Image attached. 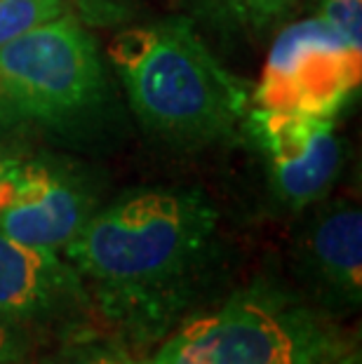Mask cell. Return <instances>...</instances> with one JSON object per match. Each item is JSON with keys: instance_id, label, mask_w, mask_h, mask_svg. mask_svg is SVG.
Segmentation results:
<instances>
[{"instance_id": "1", "label": "cell", "mask_w": 362, "mask_h": 364, "mask_svg": "<svg viewBox=\"0 0 362 364\" xmlns=\"http://www.w3.org/2000/svg\"><path fill=\"white\" fill-rule=\"evenodd\" d=\"M219 212L198 191H142L95 212L66 245L80 280L122 338H158L210 268Z\"/></svg>"}, {"instance_id": "2", "label": "cell", "mask_w": 362, "mask_h": 364, "mask_svg": "<svg viewBox=\"0 0 362 364\" xmlns=\"http://www.w3.org/2000/svg\"><path fill=\"white\" fill-rule=\"evenodd\" d=\"M109 59L142 125L167 141H217L250 111L245 80L228 73L183 19L122 31Z\"/></svg>"}, {"instance_id": "3", "label": "cell", "mask_w": 362, "mask_h": 364, "mask_svg": "<svg viewBox=\"0 0 362 364\" xmlns=\"http://www.w3.org/2000/svg\"><path fill=\"white\" fill-rule=\"evenodd\" d=\"M106 97L97 45L73 19L57 17L0 45V141L87 125Z\"/></svg>"}, {"instance_id": "4", "label": "cell", "mask_w": 362, "mask_h": 364, "mask_svg": "<svg viewBox=\"0 0 362 364\" xmlns=\"http://www.w3.org/2000/svg\"><path fill=\"white\" fill-rule=\"evenodd\" d=\"M167 343L198 364H332L351 350L322 311L271 287L233 294Z\"/></svg>"}, {"instance_id": "5", "label": "cell", "mask_w": 362, "mask_h": 364, "mask_svg": "<svg viewBox=\"0 0 362 364\" xmlns=\"http://www.w3.org/2000/svg\"><path fill=\"white\" fill-rule=\"evenodd\" d=\"M360 75L362 50L351 48L322 19H304L275 38L254 106L334 118L360 87Z\"/></svg>"}, {"instance_id": "6", "label": "cell", "mask_w": 362, "mask_h": 364, "mask_svg": "<svg viewBox=\"0 0 362 364\" xmlns=\"http://www.w3.org/2000/svg\"><path fill=\"white\" fill-rule=\"evenodd\" d=\"M245 118L278 203L294 212L320 203L341 167L334 118L257 106Z\"/></svg>"}, {"instance_id": "7", "label": "cell", "mask_w": 362, "mask_h": 364, "mask_svg": "<svg viewBox=\"0 0 362 364\" xmlns=\"http://www.w3.org/2000/svg\"><path fill=\"white\" fill-rule=\"evenodd\" d=\"M97 212L90 186L68 167L19 162L0 176V235L64 252Z\"/></svg>"}, {"instance_id": "8", "label": "cell", "mask_w": 362, "mask_h": 364, "mask_svg": "<svg viewBox=\"0 0 362 364\" xmlns=\"http://www.w3.org/2000/svg\"><path fill=\"white\" fill-rule=\"evenodd\" d=\"M87 301L80 275L59 252L0 235V322L26 331L73 317Z\"/></svg>"}, {"instance_id": "9", "label": "cell", "mask_w": 362, "mask_h": 364, "mask_svg": "<svg viewBox=\"0 0 362 364\" xmlns=\"http://www.w3.org/2000/svg\"><path fill=\"white\" fill-rule=\"evenodd\" d=\"M299 266L318 311H356L362 301V212L336 203L315 214L299 240Z\"/></svg>"}, {"instance_id": "10", "label": "cell", "mask_w": 362, "mask_h": 364, "mask_svg": "<svg viewBox=\"0 0 362 364\" xmlns=\"http://www.w3.org/2000/svg\"><path fill=\"white\" fill-rule=\"evenodd\" d=\"M41 364H146V360H137L125 341L75 329Z\"/></svg>"}, {"instance_id": "11", "label": "cell", "mask_w": 362, "mask_h": 364, "mask_svg": "<svg viewBox=\"0 0 362 364\" xmlns=\"http://www.w3.org/2000/svg\"><path fill=\"white\" fill-rule=\"evenodd\" d=\"M61 0H0V45L61 17Z\"/></svg>"}, {"instance_id": "12", "label": "cell", "mask_w": 362, "mask_h": 364, "mask_svg": "<svg viewBox=\"0 0 362 364\" xmlns=\"http://www.w3.org/2000/svg\"><path fill=\"white\" fill-rule=\"evenodd\" d=\"M318 19L325 21L351 48L362 50V0H322Z\"/></svg>"}, {"instance_id": "13", "label": "cell", "mask_w": 362, "mask_h": 364, "mask_svg": "<svg viewBox=\"0 0 362 364\" xmlns=\"http://www.w3.org/2000/svg\"><path fill=\"white\" fill-rule=\"evenodd\" d=\"M235 17L250 21L254 26L271 24L275 17L287 10L294 0H221Z\"/></svg>"}, {"instance_id": "14", "label": "cell", "mask_w": 362, "mask_h": 364, "mask_svg": "<svg viewBox=\"0 0 362 364\" xmlns=\"http://www.w3.org/2000/svg\"><path fill=\"white\" fill-rule=\"evenodd\" d=\"M26 350V331L0 322V364H19Z\"/></svg>"}, {"instance_id": "15", "label": "cell", "mask_w": 362, "mask_h": 364, "mask_svg": "<svg viewBox=\"0 0 362 364\" xmlns=\"http://www.w3.org/2000/svg\"><path fill=\"white\" fill-rule=\"evenodd\" d=\"M146 364H198V362H193L191 358H186L183 353H179L176 348H172L165 341L163 346L158 348V353L153 355V358H149L146 360Z\"/></svg>"}, {"instance_id": "16", "label": "cell", "mask_w": 362, "mask_h": 364, "mask_svg": "<svg viewBox=\"0 0 362 364\" xmlns=\"http://www.w3.org/2000/svg\"><path fill=\"white\" fill-rule=\"evenodd\" d=\"M332 364H360V355H358V353H353V350H348V353H344L341 358H336Z\"/></svg>"}, {"instance_id": "17", "label": "cell", "mask_w": 362, "mask_h": 364, "mask_svg": "<svg viewBox=\"0 0 362 364\" xmlns=\"http://www.w3.org/2000/svg\"><path fill=\"white\" fill-rule=\"evenodd\" d=\"M12 165H14V158H10V156H7V153L0 151V176H3V174H5L7 169H10Z\"/></svg>"}, {"instance_id": "18", "label": "cell", "mask_w": 362, "mask_h": 364, "mask_svg": "<svg viewBox=\"0 0 362 364\" xmlns=\"http://www.w3.org/2000/svg\"><path fill=\"white\" fill-rule=\"evenodd\" d=\"M219 3H221V0H219Z\"/></svg>"}]
</instances>
